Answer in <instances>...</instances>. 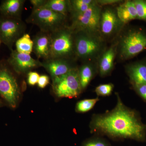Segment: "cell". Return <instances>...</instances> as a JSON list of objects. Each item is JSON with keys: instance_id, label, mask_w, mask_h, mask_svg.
<instances>
[{"instance_id": "1", "label": "cell", "mask_w": 146, "mask_h": 146, "mask_svg": "<svg viewBox=\"0 0 146 146\" xmlns=\"http://www.w3.org/2000/svg\"><path fill=\"white\" fill-rule=\"evenodd\" d=\"M92 127L96 132L111 138L141 142L146 139V126L136 112L125 106L119 98L114 110L94 118Z\"/></svg>"}, {"instance_id": "31", "label": "cell", "mask_w": 146, "mask_h": 146, "mask_svg": "<svg viewBox=\"0 0 146 146\" xmlns=\"http://www.w3.org/2000/svg\"><path fill=\"white\" fill-rule=\"evenodd\" d=\"M3 106V102L1 101L0 100V107H1Z\"/></svg>"}, {"instance_id": "10", "label": "cell", "mask_w": 146, "mask_h": 146, "mask_svg": "<svg viewBox=\"0 0 146 146\" xmlns=\"http://www.w3.org/2000/svg\"><path fill=\"white\" fill-rule=\"evenodd\" d=\"M7 60L9 65L16 74L28 73L33 69L42 67V62L33 58L30 55L20 53L16 50L11 51Z\"/></svg>"}, {"instance_id": "30", "label": "cell", "mask_w": 146, "mask_h": 146, "mask_svg": "<svg viewBox=\"0 0 146 146\" xmlns=\"http://www.w3.org/2000/svg\"><path fill=\"white\" fill-rule=\"evenodd\" d=\"M119 1H115V0H107V1H98L97 2L102 4H110L114 3L119 2Z\"/></svg>"}, {"instance_id": "26", "label": "cell", "mask_w": 146, "mask_h": 146, "mask_svg": "<svg viewBox=\"0 0 146 146\" xmlns=\"http://www.w3.org/2000/svg\"><path fill=\"white\" fill-rule=\"evenodd\" d=\"M82 146H110L105 141L100 139H95L86 141Z\"/></svg>"}, {"instance_id": "9", "label": "cell", "mask_w": 146, "mask_h": 146, "mask_svg": "<svg viewBox=\"0 0 146 146\" xmlns=\"http://www.w3.org/2000/svg\"><path fill=\"white\" fill-rule=\"evenodd\" d=\"M146 49V33L141 29L130 31L124 36L121 45L122 57L128 59Z\"/></svg>"}, {"instance_id": "19", "label": "cell", "mask_w": 146, "mask_h": 146, "mask_svg": "<svg viewBox=\"0 0 146 146\" xmlns=\"http://www.w3.org/2000/svg\"><path fill=\"white\" fill-rule=\"evenodd\" d=\"M16 50L20 53L30 54L33 52V42L29 35L25 33L16 41Z\"/></svg>"}, {"instance_id": "21", "label": "cell", "mask_w": 146, "mask_h": 146, "mask_svg": "<svg viewBox=\"0 0 146 146\" xmlns=\"http://www.w3.org/2000/svg\"><path fill=\"white\" fill-rule=\"evenodd\" d=\"M93 76V68L91 65L85 64L82 66L79 70V76L82 89L88 86Z\"/></svg>"}, {"instance_id": "6", "label": "cell", "mask_w": 146, "mask_h": 146, "mask_svg": "<svg viewBox=\"0 0 146 146\" xmlns=\"http://www.w3.org/2000/svg\"><path fill=\"white\" fill-rule=\"evenodd\" d=\"M52 79L53 90L58 97L76 98L81 93L82 89L79 70L77 68H74L67 74Z\"/></svg>"}, {"instance_id": "12", "label": "cell", "mask_w": 146, "mask_h": 146, "mask_svg": "<svg viewBox=\"0 0 146 146\" xmlns=\"http://www.w3.org/2000/svg\"><path fill=\"white\" fill-rule=\"evenodd\" d=\"M33 51L37 58L49 59L51 48L50 33L40 31L34 36Z\"/></svg>"}, {"instance_id": "5", "label": "cell", "mask_w": 146, "mask_h": 146, "mask_svg": "<svg viewBox=\"0 0 146 146\" xmlns=\"http://www.w3.org/2000/svg\"><path fill=\"white\" fill-rule=\"evenodd\" d=\"M101 13L100 8L95 4L85 12L72 14V25L69 27L74 33L94 34L100 30Z\"/></svg>"}, {"instance_id": "13", "label": "cell", "mask_w": 146, "mask_h": 146, "mask_svg": "<svg viewBox=\"0 0 146 146\" xmlns=\"http://www.w3.org/2000/svg\"><path fill=\"white\" fill-rule=\"evenodd\" d=\"M120 20L117 13L112 9H108L101 13L100 30L102 34L109 36L114 33L119 26Z\"/></svg>"}, {"instance_id": "29", "label": "cell", "mask_w": 146, "mask_h": 146, "mask_svg": "<svg viewBox=\"0 0 146 146\" xmlns=\"http://www.w3.org/2000/svg\"><path fill=\"white\" fill-rule=\"evenodd\" d=\"M47 0H31L30 1L33 9H36L42 7L44 5Z\"/></svg>"}, {"instance_id": "18", "label": "cell", "mask_w": 146, "mask_h": 146, "mask_svg": "<svg viewBox=\"0 0 146 146\" xmlns=\"http://www.w3.org/2000/svg\"><path fill=\"white\" fill-rule=\"evenodd\" d=\"M43 7L66 16L69 11V2L65 0H47Z\"/></svg>"}, {"instance_id": "14", "label": "cell", "mask_w": 146, "mask_h": 146, "mask_svg": "<svg viewBox=\"0 0 146 146\" xmlns=\"http://www.w3.org/2000/svg\"><path fill=\"white\" fill-rule=\"evenodd\" d=\"M25 1L3 0L0 4V15L5 17L21 18Z\"/></svg>"}, {"instance_id": "20", "label": "cell", "mask_w": 146, "mask_h": 146, "mask_svg": "<svg viewBox=\"0 0 146 146\" xmlns=\"http://www.w3.org/2000/svg\"><path fill=\"white\" fill-rule=\"evenodd\" d=\"M69 2V11L72 12V14L85 12L96 4V2L91 0H73Z\"/></svg>"}, {"instance_id": "4", "label": "cell", "mask_w": 146, "mask_h": 146, "mask_svg": "<svg viewBox=\"0 0 146 146\" xmlns=\"http://www.w3.org/2000/svg\"><path fill=\"white\" fill-rule=\"evenodd\" d=\"M66 16L46 7L33 9L27 22L38 27L40 31L51 33L65 26Z\"/></svg>"}, {"instance_id": "27", "label": "cell", "mask_w": 146, "mask_h": 146, "mask_svg": "<svg viewBox=\"0 0 146 146\" xmlns=\"http://www.w3.org/2000/svg\"><path fill=\"white\" fill-rule=\"evenodd\" d=\"M49 78L46 75L40 76L38 81V85L39 88L43 89L49 83Z\"/></svg>"}, {"instance_id": "28", "label": "cell", "mask_w": 146, "mask_h": 146, "mask_svg": "<svg viewBox=\"0 0 146 146\" xmlns=\"http://www.w3.org/2000/svg\"><path fill=\"white\" fill-rule=\"evenodd\" d=\"M137 92L146 101V84L135 86Z\"/></svg>"}, {"instance_id": "24", "label": "cell", "mask_w": 146, "mask_h": 146, "mask_svg": "<svg viewBox=\"0 0 146 146\" xmlns=\"http://www.w3.org/2000/svg\"><path fill=\"white\" fill-rule=\"evenodd\" d=\"M113 86L111 84H102L97 86L96 89V92L98 96H109L112 93Z\"/></svg>"}, {"instance_id": "16", "label": "cell", "mask_w": 146, "mask_h": 146, "mask_svg": "<svg viewBox=\"0 0 146 146\" xmlns=\"http://www.w3.org/2000/svg\"><path fill=\"white\" fill-rule=\"evenodd\" d=\"M117 14L120 21L124 23L137 19V11L133 1H127L119 6L117 9Z\"/></svg>"}, {"instance_id": "3", "label": "cell", "mask_w": 146, "mask_h": 146, "mask_svg": "<svg viewBox=\"0 0 146 146\" xmlns=\"http://www.w3.org/2000/svg\"><path fill=\"white\" fill-rule=\"evenodd\" d=\"M50 58L69 59L75 51L74 33L70 27L64 26L50 33Z\"/></svg>"}, {"instance_id": "32", "label": "cell", "mask_w": 146, "mask_h": 146, "mask_svg": "<svg viewBox=\"0 0 146 146\" xmlns=\"http://www.w3.org/2000/svg\"><path fill=\"white\" fill-rule=\"evenodd\" d=\"M1 40H0V45H1Z\"/></svg>"}, {"instance_id": "2", "label": "cell", "mask_w": 146, "mask_h": 146, "mask_svg": "<svg viewBox=\"0 0 146 146\" xmlns=\"http://www.w3.org/2000/svg\"><path fill=\"white\" fill-rule=\"evenodd\" d=\"M16 74L7 60H0V96L12 108H16L21 95Z\"/></svg>"}, {"instance_id": "11", "label": "cell", "mask_w": 146, "mask_h": 146, "mask_svg": "<svg viewBox=\"0 0 146 146\" xmlns=\"http://www.w3.org/2000/svg\"><path fill=\"white\" fill-rule=\"evenodd\" d=\"M65 58H49L42 62L44 67L50 75L52 78L65 74L75 68Z\"/></svg>"}, {"instance_id": "22", "label": "cell", "mask_w": 146, "mask_h": 146, "mask_svg": "<svg viewBox=\"0 0 146 146\" xmlns=\"http://www.w3.org/2000/svg\"><path fill=\"white\" fill-rule=\"evenodd\" d=\"M98 100V99L97 98L80 101L77 104L76 110L80 112H88L94 107Z\"/></svg>"}, {"instance_id": "23", "label": "cell", "mask_w": 146, "mask_h": 146, "mask_svg": "<svg viewBox=\"0 0 146 146\" xmlns=\"http://www.w3.org/2000/svg\"><path fill=\"white\" fill-rule=\"evenodd\" d=\"M133 2L137 11V19L146 21V1L136 0Z\"/></svg>"}, {"instance_id": "7", "label": "cell", "mask_w": 146, "mask_h": 146, "mask_svg": "<svg viewBox=\"0 0 146 146\" xmlns=\"http://www.w3.org/2000/svg\"><path fill=\"white\" fill-rule=\"evenodd\" d=\"M26 28L21 18L0 15V40L11 51L16 41L25 34Z\"/></svg>"}, {"instance_id": "15", "label": "cell", "mask_w": 146, "mask_h": 146, "mask_svg": "<svg viewBox=\"0 0 146 146\" xmlns=\"http://www.w3.org/2000/svg\"><path fill=\"white\" fill-rule=\"evenodd\" d=\"M128 73L134 86L146 84V63L139 62L129 66Z\"/></svg>"}, {"instance_id": "8", "label": "cell", "mask_w": 146, "mask_h": 146, "mask_svg": "<svg viewBox=\"0 0 146 146\" xmlns=\"http://www.w3.org/2000/svg\"><path fill=\"white\" fill-rule=\"evenodd\" d=\"M92 34L83 32L74 33L75 54L80 58L89 59L100 52L102 42Z\"/></svg>"}, {"instance_id": "17", "label": "cell", "mask_w": 146, "mask_h": 146, "mask_svg": "<svg viewBox=\"0 0 146 146\" xmlns=\"http://www.w3.org/2000/svg\"><path fill=\"white\" fill-rule=\"evenodd\" d=\"M115 49L112 47L108 50L102 56L100 62V71L101 74L106 75L112 70L114 64Z\"/></svg>"}, {"instance_id": "25", "label": "cell", "mask_w": 146, "mask_h": 146, "mask_svg": "<svg viewBox=\"0 0 146 146\" xmlns=\"http://www.w3.org/2000/svg\"><path fill=\"white\" fill-rule=\"evenodd\" d=\"M39 77V75L36 72H29L28 74V83L31 86H34L38 83Z\"/></svg>"}]
</instances>
